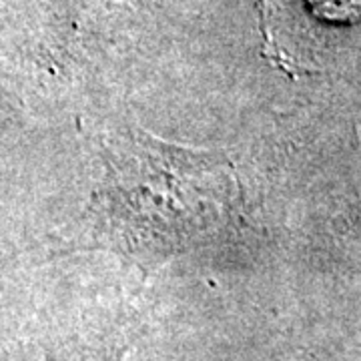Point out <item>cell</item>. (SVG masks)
Masks as SVG:
<instances>
[{"label": "cell", "mask_w": 361, "mask_h": 361, "mask_svg": "<svg viewBox=\"0 0 361 361\" xmlns=\"http://www.w3.org/2000/svg\"><path fill=\"white\" fill-rule=\"evenodd\" d=\"M130 343L127 336H109L99 339H73L51 351L47 361H123Z\"/></svg>", "instance_id": "obj_1"}]
</instances>
